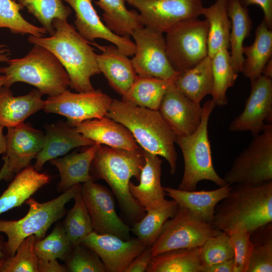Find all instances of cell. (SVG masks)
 <instances>
[{
    "instance_id": "d590c367",
    "label": "cell",
    "mask_w": 272,
    "mask_h": 272,
    "mask_svg": "<svg viewBox=\"0 0 272 272\" xmlns=\"http://www.w3.org/2000/svg\"><path fill=\"white\" fill-rule=\"evenodd\" d=\"M213 86L211 95L216 105L223 106L228 102L227 90L234 85L238 74L231 64L228 48L220 49L211 58Z\"/></svg>"
},
{
    "instance_id": "44dd1931",
    "label": "cell",
    "mask_w": 272,
    "mask_h": 272,
    "mask_svg": "<svg viewBox=\"0 0 272 272\" xmlns=\"http://www.w3.org/2000/svg\"><path fill=\"white\" fill-rule=\"evenodd\" d=\"M101 51L96 55L98 68L111 87L121 97L127 92L137 74L131 59L115 45H100L93 42Z\"/></svg>"
},
{
    "instance_id": "d6986e66",
    "label": "cell",
    "mask_w": 272,
    "mask_h": 272,
    "mask_svg": "<svg viewBox=\"0 0 272 272\" xmlns=\"http://www.w3.org/2000/svg\"><path fill=\"white\" fill-rule=\"evenodd\" d=\"M75 12L76 29L86 40L96 39L106 40L115 45L126 55H134L135 46L129 38L118 35L109 30L102 22L93 5V0H63Z\"/></svg>"
},
{
    "instance_id": "816d5d0a",
    "label": "cell",
    "mask_w": 272,
    "mask_h": 272,
    "mask_svg": "<svg viewBox=\"0 0 272 272\" xmlns=\"http://www.w3.org/2000/svg\"><path fill=\"white\" fill-rule=\"evenodd\" d=\"M261 75L272 79V58H271L264 66Z\"/></svg>"
},
{
    "instance_id": "7402d4cb",
    "label": "cell",
    "mask_w": 272,
    "mask_h": 272,
    "mask_svg": "<svg viewBox=\"0 0 272 272\" xmlns=\"http://www.w3.org/2000/svg\"><path fill=\"white\" fill-rule=\"evenodd\" d=\"M75 127L85 138L99 145L127 150L140 148L125 126L107 116L83 121Z\"/></svg>"
},
{
    "instance_id": "cb8c5ba5",
    "label": "cell",
    "mask_w": 272,
    "mask_h": 272,
    "mask_svg": "<svg viewBox=\"0 0 272 272\" xmlns=\"http://www.w3.org/2000/svg\"><path fill=\"white\" fill-rule=\"evenodd\" d=\"M43 94L38 89L28 94L14 96L10 88H0V125L12 127L23 122L30 116L43 109L45 100Z\"/></svg>"
},
{
    "instance_id": "74e56055",
    "label": "cell",
    "mask_w": 272,
    "mask_h": 272,
    "mask_svg": "<svg viewBox=\"0 0 272 272\" xmlns=\"http://www.w3.org/2000/svg\"><path fill=\"white\" fill-rule=\"evenodd\" d=\"M75 203L68 212L62 224L73 245L82 243L94 231L93 223L80 191L74 197Z\"/></svg>"
},
{
    "instance_id": "7dc6e473",
    "label": "cell",
    "mask_w": 272,
    "mask_h": 272,
    "mask_svg": "<svg viewBox=\"0 0 272 272\" xmlns=\"http://www.w3.org/2000/svg\"><path fill=\"white\" fill-rule=\"evenodd\" d=\"M241 4L247 8L249 6L256 5L259 6L264 14L263 20L268 27L272 28V0H239Z\"/></svg>"
},
{
    "instance_id": "60d3db41",
    "label": "cell",
    "mask_w": 272,
    "mask_h": 272,
    "mask_svg": "<svg viewBox=\"0 0 272 272\" xmlns=\"http://www.w3.org/2000/svg\"><path fill=\"white\" fill-rule=\"evenodd\" d=\"M72 247L63 225L58 223L48 236L37 239L34 250L39 259L64 260Z\"/></svg>"
},
{
    "instance_id": "f546056e",
    "label": "cell",
    "mask_w": 272,
    "mask_h": 272,
    "mask_svg": "<svg viewBox=\"0 0 272 272\" xmlns=\"http://www.w3.org/2000/svg\"><path fill=\"white\" fill-rule=\"evenodd\" d=\"M244 60L242 73L252 82L262 74V70L272 56V30L263 19L255 30L252 44L244 46Z\"/></svg>"
},
{
    "instance_id": "f6af8a7d",
    "label": "cell",
    "mask_w": 272,
    "mask_h": 272,
    "mask_svg": "<svg viewBox=\"0 0 272 272\" xmlns=\"http://www.w3.org/2000/svg\"><path fill=\"white\" fill-rule=\"evenodd\" d=\"M64 261L69 271L106 272L104 265L97 254L82 243L73 245Z\"/></svg>"
},
{
    "instance_id": "681fc988",
    "label": "cell",
    "mask_w": 272,
    "mask_h": 272,
    "mask_svg": "<svg viewBox=\"0 0 272 272\" xmlns=\"http://www.w3.org/2000/svg\"><path fill=\"white\" fill-rule=\"evenodd\" d=\"M234 258L209 266H203L202 272H233Z\"/></svg>"
},
{
    "instance_id": "7a4b0ae2",
    "label": "cell",
    "mask_w": 272,
    "mask_h": 272,
    "mask_svg": "<svg viewBox=\"0 0 272 272\" xmlns=\"http://www.w3.org/2000/svg\"><path fill=\"white\" fill-rule=\"evenodd\" d=\"M106 116L125 126L144 151L165 158L169 164L170 173H175L176 134L158 110L115 99H112Z\"/></svg>"
},
{
    "instance_id": "ee69618b",
    "label": "cell",
    "mask_w": 272,
    "mask_h": 272,
    "mask_svg": "<svg viewBox=\"0 0 272 272\" xmlns=\"http://www.w3.org/2000/svg\"><path fill=\"white\" fill-rule=\"evenodd\" d=\"M234 256L229 235L224 232L209 238L200 246V257L202 266L228 260Z\"/></svg>"
},
{
    "instance_id": "f907efd6",
    "label": "cell",
    "mask_w": 272,
    "mask_h": 272,
    "mask_svg": "<svg viewBox=\"0 0 272 272\" xmlns=\"http://www.w3.org/2000/svg\"><path fill=\"white\" fill-rule=\"evenodd\" d=\"M11 56L10 49L4 44H0V62H7Z\"/></svg>"
},
{
    "instance_id": "3957f363",
    "label": "cell",
    "mask_w": 272,
    "mask_h": 272,
    "mask_svg": "<svg viewBox=\"0 0 272 272\" xmlns=\"http://www.w3.org/2000/svg\"><path fill=\"white\" fill-rule=\"evenodd\" d=\"M145 162L141 147L127 150L100 145L91 167L93 179L105 181L123 213L136 222L143 217L145 211L130 193L129 183L133 177L139 181Z\"/></svg>"
},
{
    "instance_id": "f35d334b",
    "label": "cell",
    "mask_w": 272,
    "mask_h": 272,
    "mask_svg": "<svg viewBox=\"0 0 272 272\" xmlns=\"http://www.w3.org/2000/svg\"><path fill=\"white\" fill-rule=\"evenodd\" d=\"M22 9L14 0H0V28H8L14 34L44 36L46 30L27 21L20 13Z\"/></svg>"
},
{
    "instance_id": "e575fe53",
    "label": "cell",
    "mask_w": 272,
    "mask_h": 272,
    "mask_svg": "<svg viewBox=\"0 0 272 272\" xmlns=\"http://www.w3.org/2000/svg\"><path fill=\"white\" fill-rule=\"evenodd\" d=\"M178 208L174 200L165 199L159 206L146 211V214L130 231L147 247H151L158 237L165 221L175 214Z\"/></svg>"
},
{
    "instance_id": "e0dca14e",
    "label": "cell",
    "mask_w": 272,
    "mask_h": 272,
    "mask_svg": "<svg viewBox=\"0 0 272 272\" xmlns=\"http://www.w3.org/2000/svg\"><path fill=\"white\" fill-rule=\"evenodd\" d=\"M82 244L97 254L107 272H124L132 260L147 247L137 238L124 240L113 234L95 231Z\"/></svg>"
},
{
    "instance_id": "9f6ffc18",
    "label": "cell",
    "mask_w": 272,
    "mask_h": 272,
    "mask_svg": "<svg viewBox=\"0 0 272 272\" xmlns=\"http://www.w3.org/2000/svg\"><path fill=\"white\" fill-rule=\"evenodd\" d=\"M0 256H2V257H6V255L4 252V250H3V244H2V243L0 241Z\"/></svg>"
},
{
    "instance_id": "ba28073f",
    "label": "cell",
    "mask_w": 272,
    "mask_h": 272,
    "mask_svg": "<svg viewBox=\"0 0 272 272\" xmlns=\"http://www.w3.org/2000/svg\"><path fill=\"white\" fill-rule=\"evenodd\" d=\"M253 137L225 174L227 184L258 185L272 181V124L266 123Z\"/></svg>"
},
{
    "instance_id": "f1b7e54d",
    "label": "cell",
    "mask_w": 272,
    "mask_h": 272,
    "mask_svg": "<svg viewBox=\"0 0 272 272\" xmlns=\"http://www.w3.org/2000/svg\"><path fill=\"white\" fill-rule=\"evenodd\" d=\"M173 84L185 96L200 104L205 96L212 92L211 58L208 55L193 67L179 73Z\"/></svg>"
},
{
    "instance_id": "5bb4252c",
    "label": "cell",
    "mask_w": 272,
    "mask_h": 272,
    "mask_svg": "<svg viewBox=\"0 0 272 272\" xmlns=\"http://www.w3.org/2000/svg\"><path fill=\"white\" fill-rule=\"evenodd\" d=\"M80 194L91 217L94 231L127 240L130 229L117 215L114 198L105 186L90 181L81 185Z\"/></svg>"
},
{
    "instance_id": "8d00e7d4",
    "label": "cell",
    "mask_w": 272,
    "mask_h": 272,
    "mask_svg": "<svg viewBox=\"0 0 272 272\" xmlns=\"http://www.w3.org/2000/svg\"><path fill=\"white\" fill-rule=\"evenodd\" d=\"M14 1L32 15L50 35L54 33L53 20H67L72 13L71 8L65 6L63 0Z\"/></svg>"
},
{
    "instance_id": "30bf717a",
    "label": "cell",
    "mask_w": 272,
    "mask_h": 272,
    "mask_svg": "<svg viewBox=\"0 0 272 272\" xmlns=\"http://www.w3.org/2000/svg\"><path fill=\"white\" fill-rule=\"evenodd\" d=\"M222 231L204 221L189 210L178 206L175 214L164 223L150 247L153 257L177 249L200 247L212 236Z\"/></svg>"
},
{
    "instance_id": "484cf974",
    "label": "cell",
    "mask_w": 272,
    "mask_h": 272,
    "mask_svg": "<svg viewBox=\"0 0 272 272\" xmlns=\"http://www.w3.org/2000/svg\"><path fill=\"white\" fill-rule=\"evenodd\" d=\"M99 145L95 143L80 153H73L49 161L59 173L58 191L63 192L75 185L94 181L91 174V167Z\"/></svg>"
},
{
    "instance_id": "6da1fadb",
    "label": "cell",
    "mask_w": 272,
    "mask_h": 272,
    "mask_svg": "<svg viewBox=\"0 0 272 272\" xmlns=\"http://www.w3.org/2000/svg\"><path fill=\"white\" fill-rule=\"evenodd\" d=\"M53 26V35L41 37L29 35L28 41L44 47L55 55L66 71L72 89L78 92L94 90L91 78L101 72L97 54L90 42L84 39L67 20L54 19Z\"/></svg>"
},
{
    "instance_id": "836d02e7",
    "label": "cell",
    "mask_w": 272,
    "mask_h": 272,
    "mask_svg": "<svg viewBox=\"0 0 272 272\" xmlns=\"http://www.w3.org/2000/svg\"><path fill=\"white\" fill-rule=\"evenodd\" d=\"M125 0H98L95 4L103 11L105 25L116 34L129 38L137 28L143 27L139 14L128 10Z\"/></svg>"
},
{
    "instance_id": "83f0119b",
    "label": "cell",
    "mask_w": 272,
    "mask_h": 272,
    "mask_svg": "<svg viewBox=\"0 0 272 272\" xmlns=\"http://www.w3.org/2000/svg\"><path fill=\"white\" fill-rule=\"evenodd\" d=\"M227 12L231 22L229 37L231 64L234 71L239 74L242 73L244 60L243 42L250 35L252 20L248 9L239 0H228Z\"/></svg>"
},
{
    "instance_id": "9a60e30c",
    "label": "cell",
    "mask_w": 272,
    "mask_h": 272,
    "mask_svg": "<svg viewBox=\"0 0 272 272\" xmlns=\"http://www.w3.org/2000/svg\"><path fill=\"white\" fill-rule=\"evenodd\" d=\"M6 147L3 158L7 176L9 180L30 165L41 151L44 143V133L28 123L8 128L5 135Z\"/></svg>"
},
{
    "instance_id": "1f68e13d",
    "label": "cell",
    "mask_w": 272,
    "mask_h": 272,
    "mask_svg": "<svg viewBox=\"0 0 272 272\" xmlns=\"http://www.w3.org/2000/svg\"><path fill=\"white\" fill-rule=\"evenodd\" d=\"M200 246L169 250L152 257L147 272H202Z\"/></svg>"
},
{
    "instance_id": "ac0fdd59",
    "label": "cell",
    "mask_w": 272,
    "mask_h": 272,
    "mask_svg": "<svg viewBox=\"0 0 272 272\" xmlns=\"http://www.w3.org/2000/svg\"><path fill=\"white\" fill-rule=\"evenodd\" d=\"M158 111L176 135L187 136L199 126L202 107L182 94L173 82L165 93Z\"/></svg>"
},
{
    "instance_id": "4dcf8cb0",
    "label": "cell",
    "mask_w": 272,
    "mask_h": 272,
    "mask_svg": "<svg viewBox=\"0 0 272 272\" xmlns=\"http://www.w3.org/2000/svg\"><path fill=\"white\" fill-rule=\"evenodd\" d=\"M228 0H216L201 11L209 25L208 55L212 58L220 49L229 48L231 22L227 12Z\"/></svg>"
},
{
    "instance_id": "52a82bcc",
    "label": "cell",
    "mask_w": 272,
    "mask_h": 272,
    "mask_svg": "<svg viewBox=\"0 0 272 272\" xmlns=\"http://www.w3.org/2000/svg\"><path fill=\"white\" fill-rule=\"evenodd\" d=\"M215 106L212 100L205 102L197 129L189 135L175 137V143L182 153L184 166L179 189L195 190L197 183L205 180L212 181L219 187L227 184L214 168L208 136L209 118Z\"/></svg>"
},
{
    "instance_id": "5b68a950",
    "label": "cell",
    "mask_w": 272,
    "mask_h": 272,
    "mask_svg": "<svg viewBox=\"0 0 272 272\" xmlns=\"http://www.w3.org/2000/svg\"><path fill=\"white\" fill-rule=\"evenodd\" d=\"M7 63L0 67V74L6 77L5 87L25 83L50 97L70 87V78L63 66L52 53L41 46L34 44L25 56L10 58Z\"/></svg>"
},
{
    "instance_id": "9c48e42d",
    "label": "cell",
    "mask_w": 272,
    "mask_h": 272,
    "mask_svg": "<svg viewBox=\"0 0 272 272\" xmlns=\"http://www.w3.org/2000/svg\"><path fill=\"white\" fill-rule=\"evenodd\" d=\"M207 21L192 18L181 21L166 33V49L175 71L188 70L208 56Z\"/></svg>"
},
{
    "instance_id": "2e32d148",
    "label": "cell",
    "mask_w": 272,
    "mask_h": 272,
    "mask_svg": "<svg viewBox=\"0 0 272 272\" xmlns=\"http://www.w3.org/2000/svg\"><path fill=\"white\" fill-rule=\"evenodd\" d=\"M251 90L243 111L230 123L232 131H249L254 136L272 121V79L263 75L250 82Z\"/></svg>"
},
{
    "instance_id": "ab89813d",
    "label": "cell",
    "mask_w": 272,
    "mask_h": 272,
    "mask_svg": "<svg viewBox=\"0 0 272 272\" xmlns=\"http://www.w3.org/2000/svg\"><path fill=\"white\" fill-rule=\"evenodd\" d=\"M253 232L255 233L254 239L250 237L253 248L246 272H271V223Z\"/></svg>"
},
{
    "instance_id": "b9f144b4",
    "label": "cell",
    "mask_w": 272,
    "mask_h": 272,
    "mask_svg": "<svg viewBox=\"0 0 272 272\" xmlns=\"http://www.w3.org/2000/svg\"><path fill=\"white\" fill-rule=\"evenodd\" d=\"M226 233L234 252L233 272H246L253 248L250 234L242 222L236 224Z\"/></svg>"
},
{
    "instance_id": "8fae6325",
    "label": "cell",
    "mask_w": 272,
    "mask_h": 272,
    "mask_svg": "<svg viewBox=\"0 0 272 272\" xmlns=\"http://www.w3.org/2000/svg\"><path fill=\"white\" fill-rule=\"evenodd\" d=\"M131 36L135 50L131 60L137 75L174 81L179 73L169 61L163 33L143 26L135 29Z\"/></svg>"
},
{
    "instance_id": "277c9868",
    "label": "cell",
    "mask_w": 272,
    "mask_h": 272,
    "mask_svg": "<svg viewBox=\"0 0 272 272\" xmlns=\"http://www.w3.org/2000/svg\"><path fill=\"white\" fill-rule=\"evenodd\" d=\"M272 222V181L258 185L234 184L217 205L214 227L225 233L244 223L251 234Z\"/></svg>"
},
{
    "instance_id": "d6a6232c",
    "label": "cell",
    "mask_w": 272,
    "mask_h": 272,
    "mask_svg": "<svg viewBox=\"0 0 272 272\" xmlns=\"http://www.w3.org/2000/svg\"><path fill=\"white\" fill-rule=\"evenodd\" d=\"M173 82L154 77L137 76L122 100L140 107L158 110L167 89Z\"/></svg>"
},
{
    "instance_id": "c3c4849f",
    "label": "cell",
    "mask_w": 272,
    "mask_h": 272,
    "mask_svg": "<svg viewBox=\"0 0 272 272\" xmlns=\"http://www.w3.org/2000/svg\"><path fill=\"white\" fill-rule=\"evenodd\" d=\"M66 265L60 264L57 259H39L38 272H67Z\"/></svg>"
},
{
    "instance_id": "7bdbcfd3",
    "label": "cell",
    "mask_w": 272,
    "mask_h": 272,
    "mask_svg": "<svg viewBox=\"0 0 272 272\" xmlns=\"http://www.w3.org/2000/svg\"><path fill=\"white\" fill-rule=\"evenodd\" d=\"M35 235L25 238L15 254L6 258L3 272H38L39 258L35 250Z\"/></svg>"
},
{
    "instance_id": "db71d44e",
    "label": "cell",
    "mask_w": 272,
    "mask_h": 272,
    "mask_svg": "<svg viewBox=\"0 0 272 272\" xmlns=\"http://www.w3.org/2000/svg\"><path fill=\"white\" fill-rule=\"evenodd\" d=\"M6 258V257L0 256V272L3 271Z\"/></svg>"
},
{
    "instance_id": "ffe728a7",
    "label": "cell",
    "mask_w": 272,
    "mask_h": 272,
    "mask_svg": "<svg viewBox=\"0 0 272 272\" xmlns=\"http://www.w3.org/2000/svg\"><path fill=\"white\" fill-rule=\"evenodd\" d=\"M45 129L43 145L33 166L38 171L41 170L46 162L63 156L75 148L95 144L67 122L48 124Z\"/></svg>"
},
{
    "instance_id": "4fadbf2b",
    "label": "cell",
    "mask_w": 272,
    "mask_h": 272,
    "mask_svg": "<svg viewBox=\"0 0 272 272\" xmlns=\"http://www.w3.org/2000/svg\"><path fill=\"white\" fill-rule=\"evenodd\" d=\"M140 12L144 26L162 33L177 23L197 18L203 8L202 0H125Z\"/></svg>"
},
{
    "instance_id": "6f0895ef",
    "label": "cell",
    "mask_w": 272,
    "mask_h": 272,
    "mask_svg": "<svg viewBox=\"0 0 272 272\" xmlns=\"http://www.w3.org/2000/svg\"><path fill=\"white\" fill-rule=\"evenodd\" d=\"M4 179V176L0 172V181Z\"/></svg>"
},
{
    "instance_id": "8992f818",
    "label": "cell",
    "mask_w": 272,
    "mask_h": 272,
    "mask_svg": "<svg viewBox=\"0 0 272 272\" xmlns=\"http://www.w3.org/2000/svg\"><path fill=\"white\" fill-rule=\"evenodd\" d=\"M81 188V184L75 185L57 197L44 202L30 197L25 202L29 211L22 218L0 219V232L7 237V242L3 243L6 256H13L20 244L30 236L35 235L37 239L44 238L50 226L64 215L65 205L74 198Z\"/></svg>"
},
{
    "instance_id": "7c38bea8",
    "label": "cell",
    "mask_w": 272,
    "mask_h": 272,
    "mask_svg": "<svg viewBox=\"0 0 272 272\" xmlns=\"http://www.w3.org/2000/svg\"><path fill=\"white\" fill-rule=\"evenodd\" d=\"M112 100L100 89L78 93L66 90L58 95L48 96L43 110L65 117L66 122L75 127L83 121L106 116Z\"/></svg>"
},
{
    "instance_id": "11a10c76",
    "label": "cell",
    "mask_w": 272,
    "mask_h": 272,
    "mask_svg": "<svg viewBox=\"0 0 272 272\" xmlns=\"http://www.w3.org/2000/svg\"><path fill=\"white\" fill-rule=\"evenodd\" d=\"M6 83V77L0 74V88L4 86Z\"/></svg>"
},
{
    "instance_id": "f5cc1de1",
    "label": "cell",
    "mask_w": 272,
    "mask_h": 272,
    "mask_svg": "<svg viewBox=\"0 0 272 272\" xmlns=\"http://www.w3.org/2000/svg\"><path fill=\"white\" fill-rule=\"evenodd\" d=\"M4 127L0 125V155L6 151V143L5 135L3 133Z\"/></svg>"
},
{
    "instance_id": "4316f807",
    "label": "cell",
    "mask_w": 272,
    "mask_h": 272,
    "mask_svg": "<svg viewBox=\"0 0 272 272\" xmlns=\"http://www.w3.org/2000/svg\"><path fill=\"white\" fill-rule=\"evenodd\" d=\"M50 180L48 174L30 165L21 171L0 196V215L21 206Z\"/></svg>"
},
{
    "instance_id": "bcb514c9",
    "label": "cell",
    "mask_w": 272,
    "mask_h": 272,
    "mask_svg": "<svg viewBox=\"0 0 272 272\" xmlns=\"http://www.w3.org/2000/svg\"><path fill=\"white\" fill-rule=\"evenodd\" d=\"M153 256L150 247H147L129 264L124 272H144L149 266Z\"/></svg>"
},
{
    "instance_id": "d4e9b609",
    "label": "cell",
    "mask_w": 272,
    "mask_h": 272,
    "mask_svg": "<svg viewBox=\"0 0 272 272\" xmlns=\"http://www.w3.org/2000/svg\"><path fill=\"white\" fill-rule=\"evenodd\" d=\"M231 185L227 184L212 190L187 191L163 187L165 194L205 222L212 223L218 203L228 194Z\"/></svg>"
},
{
    "instance_id": "603a6c76",
    "label": "cell",
    "mask_w": 272,
    "mask_h": 272,
    "mask_svg": "<svg viewBox=\"0 0 272 272\" xmlns=\"http://www.w3.org/2000/svg\"><path fill=\"white\" fill-rule=\"evenodd\" d=\"M145 164L142 168L139 184L130 181L129 190L131 195L146 212L161 205L166 199L161 185L162 160L160 157L143 150Z\"/></svg>"
}]
</instances>
